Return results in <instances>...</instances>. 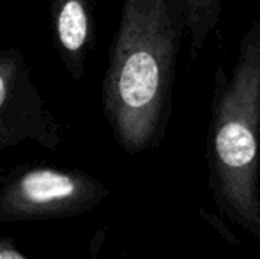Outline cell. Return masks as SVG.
Instances as JSON below:
<instances>
[{
	"mask_svg": "<svg viewBox=\"0 0 260 259\" xmlns=\"http://www.w3.org/2000/svg\"><path fill=\"white\" fill-rule=\"evenodd\" d=\"M4 98H6V87H4V80L0 78V105L4 103Z\"/></svg>",
	"mask_w": 260,
	"mask_h": 259,
	"instance_id": "52a82bcc",
	"label": "cell"
},
{
	"mask_svg": "<svg viewBox=\"0 0 260 259\" xmlns=\"http://www.w3.org/2000/svg\"><path fill=\"white\" fill-rule=\"evenodd\" d=\"M184 28V0L126 7L112 87L119 135L131 149L145 148L163 133Z\"/></svg>",
	"mask_w": 260,
	"mask_h": 259,
	"instance_id": "7a4b0ae2",
	"label": "cell"
},
{
	"mask_svg": "<svg viewBox=\"0 0 260 259\" xmlns=\"http://www.w3.org/2000/svg\"><path fill=\"white\" fill-rule=\"evenodd\" d=\"M207 169L219 213L260 240V21L241 38L230 71H216Z\"/></svg>",
	"mask_w": 260,
	"mask_h": 259,
	"instance_id": "6da1fadb",
	"label": "cell"
},
{
	"mask_svg": "<svg viewBox=\"0 0 260 259\" xmlns=\"http://www.w3.org/2000/svg\"><path fill=\"white\" fill-rule=\"evenodd\" d=\"M0 259H23V256L13 252V250H4V252H0Z\"/></svg>",
	"mask_w": 260,
	"mask_h": 259,
	"instance_id": "8992f818",
	"label": "cell"
},
{
	"mask_svg": "<svg viewBox=\"0 0 260 259\" xmlns=\"http://www.w3.org/2000/svg\"><path fill=\"white\" fill-rule=\"evenodd\" d=\"M58 34H60L62 45L68 50L82 48L87 36V16L82 4L71 0L62 7L60 18H58Z\"/></svg>",
	"mask_w": 260,
	"mask_h": 259,
	"instance_id": "5b68a950",
	"label": "cell"
},
{
	"mask_svg": "<svg viewBox=\"0 0 260 259\" xmlns=\"http://www.w3.org/2000/svg\"><path fill=\"white\" fill-rule=\"evenodd\" d=\"M23 192L30 200L48 203L53 199L68 197L73 194L75 185L68 176H62L53 170H36L23 180Z\"/></svg>",
	"mask_w": 260,
	"mask_h": 259,
	"instance_id": "3957f363",
	"label": "cell"
},
{
	"mask_svg": "<svg viewBox=\"0 0 260 259\" xmlns=\"http://www.w3.org/2000/svg\"><path fill=\"white\" fill-rule=\"evenodd\" d=\"M219 2L214 0H184V23L191 34L193 53L204 45L207 34L218 21Z\"/></svg>",
	"mask_w": 260,
	"mask_h": 259,
	"instance_id": "277c9868",
	"label": "cell"
}]
</instances>
